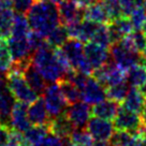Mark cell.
Instances as JSON below:
<instances>
[{"instance_id":"5","label":"cell","mask_w":146,"mask_h":146,"mask_svg":"<svg viewBox=\"0 0 146 146\" xmlns=\"http://www.w3.org/2000/svg\"><path fill=\"white\" fill-rule=\"evenodd\" d=\"M42 97L44 98L46 110L50 114V118L57 117L64 113L68 106V102L64 99L57 82L50 83V85H47Z\"/></svg>"},{"instance_id":"2","label":"cell","mask_w":146,"mask_h":146,"mask_svg":"<svg viewBox=\"0 0 146 146\" xmlns=\"http://www.w3.org/2000/svg\"><path fill=\"white\" fill-rule=\"evenodd\" d=\"M32 61L45 78L46 83H56L64 78V71L55 57L54 47L47 42L32 54Z\"/></svg>"},{"instance_id":"29","label":"cell","mask_w":146,"mask_h":146,"mask_svg":"<svg viewBox=\"0 0 146 146\" xmlns=\"http://www.w3.org/2000/svg\"><path fill=\"white\" fill-rule=\"evenodd\" d=\"M137 134L126 131V130H117L113 132L110 137V142L112 146H133Z\"/></svg>"},{"instance_id":"16","label":"cell","mask_w":146,"mask_h":146,"mask_svg":"<svg viewBox=\"0 0 146 146\" xmlns=\"http://www.w3.org/2000/svg\"><path fill=\"white\" fill-rule=\"evenodd\" d=\"M60 47H61V50H64L66 56L68 57L69 61H70L71 66L73 67V69L78 70L80 62L85 57L83 42H81L78 39H74V38H69Z\"/></svg>"},{"instance_id":"46","label":"cell","mask_w":146,"mask_h":146,"mask_svg":"<svg viewBox=\"0 0 146 146\" xmlns=\"http://www.w3.org/2000/svg\"><path fill=\"white\" fill-rule=\"evenodd\" d=\"M52 1H54V2H56V3H59L60 1H62V0H52Z\"/></svg>"},{"instance_id":"8","label":"cell","mask_w":146,"mask_h":146,"mask_svg":"<svg viewBox=\"0 0 146 146\" xmlns=\"http://www.w3.org/2000/svg\"><path fill=\"white\" fill-rule=\"evenodd\" d=\"M64 114L67 115L70 123H72L74 129L78 128H84L87 126V123L90 118L91 110L89 109V104L86 102H75L67 106L64 111Z\"/></svg>"},{"instance_id":"9","label":"cell","mask_w":146,"mask_h":146,"mask_svg":"<svg viewBox=\"0 0 146 146\" xmlns=\"http://www.w3.org/2000/svg\"><path fill=\"white\" fill-rule=\"evenodd\" d=\"M16 102L15 97L10 90L7 80L0 78V123L10 127L8 123H11V112L14 103Z\"/></svg>"},{"instance_id":"41","label":"cell","mask_w":146,"mask_h":146,"mask_svg":"<svg viewBox=\"0 0 146 146\" xmlns=\"http://www.w3.org/2000/svg\"><path fill=\"white\" fill-rule=\"evenodd\" d=\"M140 117H141V120L143 125L146 126V100H145V103L143 105V108H142L141 112H140Z\"/></svg>"},{"instance_id":"47","label":"cell","mask_w":146,"mask_h":146,"mask_svg":"<svg viewBox=\"0 0 146 146\" xmlns=\"http://www.w3.org/2000/svg\"><path fill=\"white\" fill-rule=\"evenodd\" d=\"M2 74H3V73H1V72H0V78H2Z\"/></svg>"},{"instance_id":"23","label":"cell","mask_w":146,"mask_h":146,"mask_svg":"<svg viewBox=\"0 0 146 146\" xmlns=\"http://www.w3.org/2000/svg\"><path fill=\"white\" fill-rule=\"evenodd\" d=\"M57 83L59 85L60 90L62 92L64 99L68 102V105L81 100V91L73 82L69 81L67 78H61Z\"/></svg>"},{"instance_id":"25","label":"cell","mask_w":146,"mask_h":146,"mask_svg":"<svg viewBox=\"0 0 146 146\" xmlns=\"http://www.w3.org/2000/svg\"><path fill=\"white\" fill-rule=\"evenodd\" d=\"M14 13L11 9L0 11V39H9L12 33Z\"/></svg>"},{"instance_id":"22","label":"cell","mask_w":146,"mask_h":146,"mask_svg":"<svg viewBox=\"0 0 146 146\" xmlns=\"http://www.w3.org/2000/svg\"><path fill=\"white\" fill-rule=\"evenodd\" d=\"M146 96L141 91L139 87H130L127 96L123 100V105L130 111H133L135 113L141 112L143 105L145 103Z\"/></svg>"},{"instance_id":"17","label":"cell","mask_w":146,"mask_h":146,"mask_svg":"<svg viewBox=\"0 0 146 146\" xmlns=\"http://www.w3.org/2000/svg\"><path fill=\"white\" fill-rule=\"evenodd\" d=\"M24 76L26 78L29 86L31 87L33 90L36 91L38 95H43V92L46 88V81L43 78L39 69L36 67L33 61H30L28 66L24 70Z\"/></svg>"},{"instance_id":"31","label":"cell","mask_w":146,"mask_h":146,"mask_svg":"<svg viewBox=\"0 0 146 146\" xmlns=\"http://www.w3.org/2000/svg\"><path fill=\"white\" fill-rule=\"evenodd\" d=\"M13 62L7 39H0V72L7 73Z\"/></svg>"},{"instance_id":"26","label":"cell","mask_w":146,"mask_h":146,"mask_svg":"<svg viewBox=\"0 0 146 146\" xmlns=\"http://www.w3.org/2000/svg\"><path fill=\"white\" fill-rule=\"evenodd\" d=\"M68 39L69 33L68 30H67V27L62 24H59L57 27H55L50 32L48 36H46V42L52 47L55 48V47H60Z\"/></svg>"},{"instance_id":"45","label":"cell","mask_w":146,"mask_h":146,"mask_svg":"<svg viewBox=\"0 0 146 146\" xmlns=\"http://www.w3.org/2000/svg\"><path fill=\"white\" fill-rule=\"evenodd\" d=\"M142 30H143V32L145 33V36H146V22L144 23V25H143V27H142Z\"/></svg>"},{"instance_id":"28","label":"cell","mask_w":146,"mask_h":146,"mask_svg":"<svg viewBox=\"0 0 146 146\" xmlns=\"http://www.w3.org/2000/svg\"><path fill=\"white\" fill-rule=\"evenodd\" d=\"M50 132L47 126H36L33 125V127H30L26 132L24 133L25 140L30 143L31 145L36 146Z\"/></svg>"},{"instance_id":"32","label":"cell","mask_w":146,"mask_h":146,"mask_svg":"<svg viewBox=\"0 0 146 146\" xmlns=\"http://www.w3.org/2000/svg\"><path fill=\"white\" fill-rule=\"evenodd\" d=\"M91 42H95L98 45L110 48V46L112 45V42H111V38H110L108 24H99L95 35L91 39Z\"/></svg>"},{"instance_id":"40","label":"cell","mask_w":146,"mask_h":146,"mask_svg":"<svg viewBox=\"0 0 146 146\" xmlns=\"http://www.w3.org/2000/svg\"><path fill=\"white\" fill-rule=\"evenodd\" d=\"M133 146H146V141L143 139L141 133L137 135V139H135V141H134Z\"/></svg>"},{"instance_id":"14","label":"cell","mask_w":146,"mask_h":146,"mask_svg":"<svg viewBox=\"0 0 146 146\" xmlns=\"http://www.w3.org/2000/svg\"><path fill=\"white\" fill-rule=\"evenodd\" d=\"M84 53L86 58L89 60L94 70L105 64L110 60L111 55L106 47L98 45L95 42H87L84 45Z\"/></svg>"},{"instance_id":"6","label":"cell","mask_w":146,"mask_h":146,"mask_svg":"<svg viewBox=\"0 0 146 146\" xmlns=\"http://www.w3.org/2000/svg\"><path fill=\"white\" fill-rule=\"evenodd\" d=\"M114 127L117 130H126L133 134H140L143 128V123L137 113L128 110L120 105L118 113L114 118Z\"/></svg>"},{"instance_id":"42","label":"cell","mask_w":146,"mask_h":146,"mask_svg":"<svg viewBox=\"0 0 146 146\" xmlns=\"http://www.w3.org/2000/svg\"><path fill=\"white\" fill-rule=\"evenodd\" d=\"M141 134H142V137H143V139L146 141V126H143V128H142V131H141Z\"/></svg>"},{"instance_id":"12","label":"cell","mask_w":146,"mask_h":146,"mask_svg":"<svg viewBox=\"0 0 146 146\" xmlns=\"http://www.w3.org/2000/svg\"><path fill=\"white\" fill-rule=\"evenodd\" d=\"M13 61H22L32 57V50L27 36H10L8 39Z\"/></svg>"},{"instance_id":"33","label":"cell","mask_w":146,"mask_h":146,"mask_svg":"<svg viewBox=\"0 0 146 146\" xmlns=\"http://www.w3.org/2000/svg\"><path fill=\"white\" fill-rule=\"evenodd\" d=\"M134 29H142L146 22V9L145 7H137L129 15Z\"/></svg>"},{"instance_id":"37","label":"cell","mask_w":146,"mask_h":146,"mask_svg":"<svg viewBox=\"0 0 146 146\" xmlns=\"http://www.w3.org/2000/svg\"><path fill=\"white\" fill-rule=\"evenodd\" d=\"M25 141V137L23 135V132L15 130L11 128L10 130V139L7 146H21Z\"/></svg>"},{"instance_id":"39","label":"cell","mask_w":146,"mask_h":146,"mask_svg":"<svg viewBox=\"0 0 146 146\" xmlns=\"http://www.w3.org/2000/svg\"><path fill=\"white\" fill-rule=\"evenodd\" d=\"M11 7H13V0H0V11L11 9Z\"/></svg>"},{"instance_id":"3","label":"cell","mask_w":146,"mask_h":146,"mask_svg":"<svg viewBox=\"0 0 146 146\" xmlns=\"http://www.w3.org/2000/svg\"><path fill=\"white\" fill-rule=\"evenodd\" d=\"M5 80L16 100L30 104L38 99V94L29 86L24 76L23 70L16 64L12 62L10 69L5 73Z\"/></svg>"},{"instance_id":"30","label":"cell","mask_w":146,"mask_h":146,"mask_svg":"<svg viewBox=\"0 0 146 146\" xmlns=\"http://www.w3.org/2000/svg\"><path fill=\"white\" fill-rule=\"evenodd\" d=\"M29 32H30V26L28 23V18L24 14L17 13L16 15H14L11 36H27Z\"/></svg>"},{"instance_id":"20","label":"cell","mask_w":146,"mask_h":146,"mask_svg":"<svg viewBox=\"0 0 146 146\" xmlns=\"http://www.w3.org/2000/svg\"><path fill=\"white\" fill-rule=\"evenodd\" d=\"M85 18L98 24H109L112 22L103 1H98L87 7Z\"/></svg>"},{"instance_id":"18","label":"cell","mask_w":146,"mask_h":146,"mask_svg":"<svg viewBox=\"0 0 146 146\" xmlns=\"http://www.w3.org/2000/svg\"><path fill=\"white\" fill-rule=\"evenodd\" d=\"M119 108V102L111 99H104L94 104V106L91 108V115L108 120H113L118 113Z\"/></svg>"},{"instance_id":"11","label":"cell","mask_w":146,"mask_h":146,"mask_svg":"<svg viewBox=\"0 0 146 146\" xmlns=\"http://www.w3.org/2000/svg\"><path fill=\"white\" fill-rule=\"evenodd\" d=\"M114 123L111 120L100 117L92 116L87 123V130L96 141H106L110 140L114 132Z\"/></svg>"},{"instance_id":"43","label":"cell","mask_w":146,"mask_h":146,"mask_svg":"<svg viewBox=\"0 0 146 146\" xmlns=\"http://www.w3.org/2000/svg\"><path fill=\"white\" fill-rule=\"evenodd\" d=\"M85 2H86L87 5H91V3H95V2H98V1H101V0H84Z\"/></svg>"},{"instance_id":"27","label":"cell","mask_w":146,"mask_h":146,"mask_svg":"<svg viewBox=\"0 0 146 146\" xmlns=\"http://www.w3.org/2000/svg\"><path fill=\"white\" fill-rule=\"evenodd\" d=\"M129 83L127 80L123 83H119L117 85H113V86H109L105 88V92H106V98L111 99V100L117 101V102H123L125 98L127 96L128 91H129Z\"/></svg>"},{"instance_id":"24","label":"cell","mask_w":146,"mask_h":146,"mask_svg":"<svg viewBox=\"0 0 146 146\" xmlns=\"http://www.w3.org/2000/svg\"><path fill=\"white\" fill-rule=\"evenodd\" d=\"M127 82L132 87H141L146 84V64H139L127 71Z\"/></svg>"},{"instance_id":"38","label":"cell","mask_w":146,"mask_h":146,"mask_svg":"<svg viewBox=\"0 0 146 146\" xmlns=\"http://www.w3.org/2000/svg\"><path fill=\"white\" fill-rule=\"evenodd\" d=\"M10 130L11 127L0 125V146H7L10 139Z\"/></svg>"},{"instance_id":"13","label":"cell","mask_w":146,"mask_h":146,"mask_svg":"<svg viewBox=\"0 0 146 146\" xmlns=\"http://www.w3.org/2000/svg\"><path fill=\"white\" fill-rule=\"evenodd\" d=\"M31 126L28 117V104L16 101L11 112V128L25 133Z\"/></svg>"},{"instance_id":"21","label":"cell","mask_w":146,"mask_h":146,"mask_svg":"<svg viewBox=\"0 0 146 146\" xmlns=\"http://www.w3.org/2000/svg\"><path fill=\"white\" fill-rule=\"evenodd\" d=\"M50 132L54 133L59 137H69L71 132L73 131V126L68 119L67 115L62 113L61 115L50 118V123L47 125Z\"/></svg>"},{"instance_id":"19","label":"cell","mask_w":146,"mask_h":146,"mask_svg":"<svg viewBox=\"0 0 146 146\" xmlns=\"http://www.w3.org/2000/svg\"><path fill=\"white\" fill-rule=\"evenodd\" d=\"M64 146H94L95 139L92 137L88 130L84 128L73 129L69 137H61Z\"/></svg>"},{"instance_id":"4","label":"cell","mask_w":146,"mask_h":146,"mask_svg":"<svg viewBox=\"0 0 146 146\" xmlns=\"http://www.w3.org/2000/svg\"><path fill=\"white\" fill-rule=\"evenodd\" d=\"M110 55L115 64L125 71H128L135 64H146L145 55L128 48L120 41L110 46Z\"/></svg>"},{"instance_id":"1","label":"cell","mask_w":146,"mask_h":146,"mask_svg":"<svg viewBox=\"0 0 146 146\" xmlns=\"http://www.w3.org/2000/svg\"><path fill=\"white\" fill-rule=\"evenodd\" d=\"M32 31L45 38L60 24L58 5L52 0H36L27 13Z\"/></svg>"},{"instance_id":"35","label":"cell","mask_w":146,"mask_h":146,"mask_svg":"<svg viewBox=\"0 0 146 146\" xmlns=\"http://www.w3.org/2000/svg\"><path fill=\"white\" fill-rule=\"evenodd\" d=\"M36 0H13V8L16 13L27 14Z\"/></svg>"},{"instance_id":"34","label":"cell","mask_w":146,"mask_h":146,"mask_svg":"<svg viewBox=\"0 0 146 146\" xmlns=\"http://www.w3.org/2000/svg\"><path fill=\"white\" fill-rule=\"evenodd\" d=\"M130 36L132 39V42L135 48H137L140 53L145 54L146 52V36L145 33L143 32L142 29H134L131 33Z\"/></svg>"},{"instance_id":"7","label":"cell","mask_w":146,"mask_h":146,"mask_svg":"<svg viewBox=\"0 0 146 146\" xmlns=\"http://www.w3.org/2000/svg\"><path fill=\"white\" fill-rule=\"evenodd\" d=\"M57 5L59 11L60 24L64 26L74 22H82L85 19L87 7L78 5L73 0H62L59 3H57Z\"/></svg>"},{"instance_id":"44","label":"cell","mask_w":146,"mask_h":146,"mask_svg":"<svg viewBox=\"0 0 146 146\" xmlns=\"http://www.w3.org/2000/svg\"><path fill=\"white\" fill-rule=\"evenodd\" d=\"M21 146H33V145H31L30 143H28V142L26 141V140H25V141H24V143H23V144H22Z\"/></svg>"},{"instance_id":"15","label":"cell","mask_w":146,"mask_h":146,"mask_svg":"<svg viewBox=\"0 0 146 146\" xmlns=\"http://www.w3.org/2000/svg\"><path fill=\"white\" fill-rule=\"evenodd\" d=\"M28 117L31 125L47 126L50 120V116L46 110V105L43 97H38L36 101L30 103L28 108Z\"/></svg>"},{"instance_id":"36","label":"cell","mask_w":146,"mask_h":146,"mask_svg":"<svg viewBox=\"0 0 146 146\" xmlns=\"http://www.w3.org/2000/svg\"><path fill=\"white\" fill-rule=\"evenodd\" d=\"M36 146H64V142H62V139L58 135L48 132L47 135Z\"/></svg>"},{"instance_id":"48","label":"cell","mask_w":146,"mask_h":146,"mask_svg":"<svg viewBox=\"0 0 146 146\" xmlns=\"http://www.w3.org/2000/svg\"><path fill=\"white\" fill-rule=\"evenodd\" d=\"M144 7H145V9H146V0H145V5H144Z\"/></svg>"},{"instance_id":"10","label":"cell","mask_w":146,"mask_h":146,"mask_svg":"<svg viewBox=\"0 0 146 146\" xmlns=\"http://www.w3.org/2000/svg\"><path fill=\"white\" fill-rule=\"evenodd\" d=\"M106 98L104 86L94 76H88L85 85L81 89V100L87 104H96Z\"/></svg>"}]
</instances>
